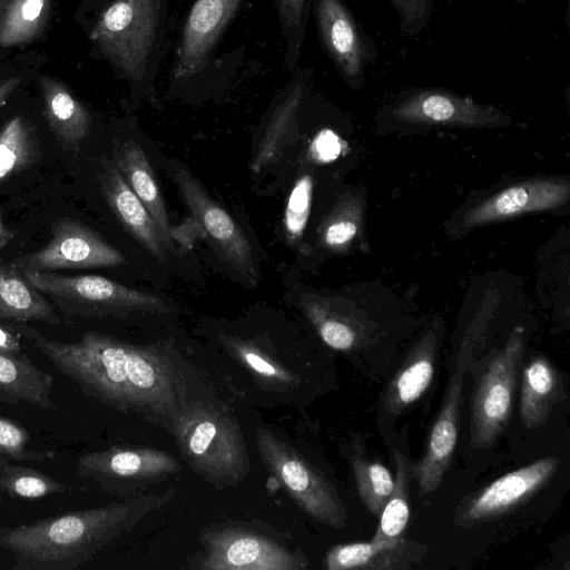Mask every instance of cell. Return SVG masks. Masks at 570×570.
<instances>
[{
  "mask_svg": "<svg viewBox=\"0 0 570 570\" xmlns=\"http://www.w3.org/2000/svg\"><path fill=\"white\" fill-rule=\"evenodd\" d=\"M312 180L308 176L303 177L294 189V203L291 202L293 208H288L287 213V232L292 236L299 234L306 223L311 202Z\"/></svg>",
  "mask_w": 570,
  "mask_h": 570,
  "instance_id": "obj_37",
  "label": "cell"
},
{
  "mask_svg": "<svg viewBox=\"0 0 570 570\" xmlns=\"http://www.w3.org/2000/svg\"><path fill=\"white\" fill-rule=\"evenodd\" d=\"M181 470L169 452L147 446H111L83 454L77 462L79 476L92 480L109 493L136 495Z\"/></svg>",
  "mask_w": 570,
  "mask_h": 570,
  "instance_id": "obj_9",
  "label": "cell"
},
{
  "mask_svg": "<svg viewBox=\"0 0 570 570\" xmlns=\"http://www.w3.org/2000/svg\"><path fill=\"white\" fill-rule=\"evenodd\" d=\"M0 501H1V499H0Z\"/></svg>",
  "mask_w": 570,
  "mask_h": 570,
  "instance_id": "obj_44",
  "label": "cell"
},
{
  "mask_svg": "<svg viewBox=\"0 0 570 570\" xmlns=\"http://www.w3.org/2000/svg\"><path fill=\"white\" fill-rule=\"evenodd\" d=\"M50 0H8L0 13V46L29 43L45 28Z\"/></svg>",
  "mask_w": 570,
  "mask_h": 570,
  "instance_id": "obj_30",
  "label": "cell"
},
{
  "mask_svg": "<svg viewBox=\"0 0 570 570\" xmlns=\"http://www.w3.org/2000/svg\"><path fill=\"white\" fill-rule=\"evenodd\" d=\"M357 232L356 223L344 214L328 217L321 229V239L326 247L336 249L350 243Z\"/></svg>",
  "mask_w": 570,
  "mask_h": 570,
  "instance_id": "obj_36",
  "label": "cell"
},
{
  "mask_svg": "<svg viewBox=\"0 0 570 570\" xmlns=\"http://www.w3.org/2000/svg\"><path fill=\"white\" fill-rule=\"evenodd\" d=\"M66 491L63 483L48 474L0 456V493L19 500H40Z\"/></svg>",
  "mask_w": 570,
  "mask_h": 570,
  "instance_id": "obj_32",
  "label": "cell"
},
{
  "mask_svg": "<svg viewBox=\"0 0 570 570\" xmlns=\"http://www.w3.org/2000/svg\"><path fill=\"white\" fill-rule=\"evenodd\" d=\"M559 464V458L547 456L505 473L464 500L455 514V523L472 527L510 513L541 490Z\"/></svg>",
  "mask_w": 570,
  "mask_h": 570,
  "instance_id": "obj_12",
  "label": "cell"
},
{
  "mask_svg": "<svg viewBox=\"0 0 570 570\" xmlns=\"http://www.w3.org/2000/svg\"><path fill=\"white\" fill-rule=\"evenodd\" d=\"M525 350V331L515 326L505 344L484 362L471 400L470 445L487 449L509 424L519 366Z\"/></svg>",
  "mask_w": 570,
  "mask_h": 570,
  "instance_id": "obj_8",
  "label": "cell"
},
{
  "mask_svg": "<svg viewBox=\"0 0 570 570\" xmlns=\"http://www.w3.org/2000/svg\"><path fill=\"white\" fill-rule=\"evenodd\" d=\"M424 550L405 538L395 541L353 542L328 550L324 567L328 570L407 569L419 562Z\"/></svg>",
  "mask_w": 570,
  "mask_h": 570,
  "instance_id": "obj_20",
  "label": "cell"
},
{
  "mask_svg": "<svg viewBox=\"0 0 570 570\" xmlns=\"http://www.w3.org/2000/svg\"><path fill=\"white\" fill-rule=\"evenodd\" d=\"M20 271L115 267L126 263L121 252L83 223L65 217L51 227V238L41 249L17 257Z\"/></svg>",
  "mask_w": 570,
  "mask_h": 570,
  "instance_id": "obj_11",
  "label": "cell"
},
{
  "mask_svg": "<svg viewBox=\"0 0 570 570\" xmlns=\"http://www.w3.org/2000/svg\"><path fill=\"white\" fill-rule=\"evenodd\" d=\"M53 376L39 368L26 354L0 352V402L30 404L42 410H55L50 397Z\"/></svg>",
  "mask_w": 570,
  "mask_h": 570,
  "instance_id": "obj_25",
  "label": "cell"
},
{
  "mask_svg": "<svg viewBox=\"0 0 570 570\" xmlns=\"http://www.w3.org/2000/svg\"><path fill=\"white\" fill-rule=\"evenodd\" d=\"M394 488L381 514L373 540L395 541L404 538L410 518L409 481L410 466L407 460L395 451Z\"/></svg>",
  "mask_w": 570,
  "mask_h": 570,
  "instance_id": "obj_31",
  "label": "cell"
},
{
  "mask_svg": "<svg viewBox=\"0 0 570 570\" xmlns=\"http://www.w3.org/2000/svg\"><path fill=\"white\" fill-rule=\"evenodd\" d=\"M438 333L426 332L414 345L384 394L383 404L390 414H400L428 390L435 368Z\"/></svg>",
  "mask_w": 570,
  "mask_h": 570,
  "instance_id": "obj_22",
  "label": "cell"
},
{
  "mask_svg": "<svg viewBox=\"0 0 570 570\" xmlns=\"http://www.w3.org/2000/svg\"><path fill=\"white\" fill-rule=\"evenodd\" d=\"M21 334L14 326L0 325V352H20Z\"/></svg>",
  "mask_w": 570,
  "mask_h": 570,
  "instance_id": "obj_40",
  "label": "cell"
},
{
  "mask_svg": "<svg viewBox=\"0 0 570 570\" xmlns=\"http://www.w3.org/2000/svg\"><path fill=\"white\" fill-rule=\"evenodd\" d=\"M470 351L471 346L465 343L459 353L444 402L430 431L424 455L412 469L423 495L438 490L451 464L458 440L463 377Z\"/></svg>",
  "mask_w": 570,
  "mask_h": 570,
  "instance_id": "obj_13",
  "label": "cell"
},
{
  "mask_svg": "<svg viewBox=\"0 0 570 570\" xmlns=\"http://www.w3.org/2000/svg\"><path fill=\"white\" fill-rule=\"evenodd\" d=\"M170 433L181 458L206 481L233 487L249 470L247 444L240 426L226 410L205 401H187Z\"/></svg>",
  "mask_w": 570,
  "mask_h": 570,
  "instance_id": "obj_3",
  "label": "cell"
},
{
  "mask_svg": "<svg viewBox=\"0 0 570 570\" xmlns=\"http://www.w3.org/2000/svg\"><path fill=\"white\" fill-rule=\"evenodd\" d=\"M220 341L236 364L264 391L289 393L302 382L294 362L262 341L228 334L222 335Z\"/></svg>",
  "mask_w": 570,
  "mask_h": 570,
  "instance_id": "obj_19",
  "label": "cell"
},
{
  "mask_svg": "<svg viewBox=\"0 0 570 570\" xmlns=\"http://www.w3.org/2000/svg\"><path fill=\"white\" fill-rule=\"evenodd\" d=\"M0 320L13 322L40 321L61 324L50 302L36 289L11 262L0 261Z\"/></svg>",
  "mask_w": 570,
  "mask_h": 570,
  "instance_id": "obj_27",
  "label": "cell"
},
{
  "mask_svg": "<svg viewBox=\"0 0 570 570\" xmlns=\"http://www.w3.org/2000/svg\"><path fill=\"white\" fill-rule=\"evenodd\" d=\"M351 465L358 495L366 509L380 517L394 488V478L390 470L375 461L353 455Z\"/></svg>",
  "mask_w": 570,
  "mask_h": 570,
  "instance_id": "obj_33",
  "label": "cell"
},
{
  "mask_svg": "<svg viewBox=\"0 0 570 570\" xmlns=\"http://www.w3.org/2000/svg\"><path fill=\"white\" fill-rule=\"evenodd\" d=\"M392 115L401 121L422 125L489 127L507 121L493 107L439 89L412 94L394 107Z\"/></svg>",
  "mask_w": 570,
  "mask_h": 570,
  "instance_id": "obj_15",
  "label": "cell"
},
{
  "mask_svg": "<svg viewBox=\"0 0 570 570\" xmlns=\"http://www.w3.org/2000/svg\"><path fill=\"white\" fill-rule=\"evenodd\" d=\"M173 177L200 235L234 272L250 285H256L258 269L249 240L239 225L187 169L174 166Z\"/></svg>",
  "mask_w": 570,
  "mask_h": 570,
  "instance_id": "obj_10",
  "label": "cell"
},
{
  "mask_svg": "<svg viewBox=\"0 0 570 570\" xmlns=\"http://www.w3.org/2000/svg\"><path fill=\"white\" fill-rule=\"evenodd\" d=\"M256 446L269 474L302 511L324 525L345 527L346 512L335 488L294 446L265 428L256 431Z\"/></svg>",
  "mask_w": 570,
  "mask_h": 570,
  "instance_id": "obj_6",
  "label": "cell"
},
{
  "mask_svg": "<svg viewBox=\"0 0 570 570\" xmlns=\"http://www.w3.org/2000/svg\"><path fill=\"white\" fill-rule=\"evenodd\" d=\"M167 0H115L90 33L131 82L150 81L165 31Z\"/></svg>",
  "mask_w": 570,
  "mask_h": 570,
  "instance_id": "obj_4",
  "label": "cell"
},
{
  "mask_svg": "<svg viewBox=\"0 0 570 570\" xmlns=\"http://www.w3.org/2000/svg\"><path fill=\"white\" fill-rule=\"evenodd\" d=\"M316 149L323 160H332L340 154V141L332 131H323L316 140Z\"/></svg>",
  "mask_w": 570,
  "mask_h": 570,
  "instance_id": "obj_39",
  "label": "cell"
},
{
  "mask_svg": "<svg viewBox=\"0 0 570 570\" xmlns=\"http://www.w3.org/2000/svg\"><path fill=\"white\" fill-rule=\"evenodd\" d=\"M39 83L51 132L63 150L77 154L91 128L89 111L60 81L42 77Z\"/></svg>",
  "mask_w": 570,
  "mask_h": 570,
  "instance_id": "obj_24",
  "label": "cell"
},
{
  "mask_svg": "<svg viewBox=\"0 0 570 570\" xmlns=\"http://www.w3.org/2000/svg\"><path fill=\"white\" fill-rule=\"evenodd\" d=\"M242 0H196L187 16L173 69L175 79L199 75Z\"/></svg>",
  "mask_w": 570,
  "mask_h": 570,
  "instance_id": "obj_14",
  "label": "cell"
},
{
  "mask_svg": "<svg viewBox=\"0 0 570 570\" xmlns=\"http://www.w3.org/2000/svg\"><path fill=\"white\" fill-rule=\"evenodd\" d=\"M29 432L16 421L0 416V456L14 461H45L55 456L53 452L28 449Z\"/></svg>",
  "mask_w": 570,
  "mask_h": 570,
  "instance_id": "obj_35",
  "label": "cell"
},
{
  "mask_svg": "<svg viewBox=\"0 0 570 570\" xmlns=\"http://www.w3.org/2000/svg\"><path fill=\"white\" fill-rule=\"evenodd\" d=\"M203 553L193 568L202 570H298L308 559L278 538L244 522L209 525L199 535Z\"/></svg>",
  "mask_w": 570,
  "mask_h": 570,
  "instance_id": "obj_7",
  "label": "cell"
},
{
  "mask_svg": "<svg viewBox=\"0 0 570 570\" xmlns=\"http://www.w3.org/2000/svg\"><path fill=\"white\" fill-rule=\"evenodd\" d=\"M311 0H275L285 41V65L294 70L299 57Z\"/></svg>",
  "mask_w": 570,
  "mask_h": 570,
  "instance_id": "obj_34",
  "label": "cell"
},
{
  "mask_svg": "<svg viewBox=\"0 0 570 570\" xmlns=\"http://www.w3.org/2000/svg\"><path fill=\"white\" fill-rule=\"evenodd\" d=\"M20 83V76L11 77L0 81V109L4 106L9 97L18 89Z\"/></svg>",
  "mask_w": 570,
  "mask_h": 570,
  "instance_id": "obj_41",
  "label": "cell"
},
{
  "mask_svg": "<svg viewBox=\"0 0 570 570\" xmlns=\"http://www.w3.org/2000/svg\"><path fill=\"white\" fill-rule=\"evenodd\" d=\"M305 71L296 72L276 98L250 161L253 171L259 173L273 165L294 138L298 109L305 91Z\"/></svg>",
  "mask_w": 570,
  "mask_h": 570,
  "instance_id": "obj_21",
  "label": "cell"
},
{
  "mask_svg": "<svg viewBox=\"0 0 570 570\" xmlns=\"http://www.w3.org/2000/svg\"><path fill=\"white\" fill-rule=\"evenodd\" d=\"M322 42L343 78L357 87L364 73L366 49L356 23L341 0H315Z\"/></svg>",
  "mask_w": 570,
  "mask_h": 570,
  "instance_id": "obj_18",
  "label": "cell"
},
{
  "mask_svg": "<svg viewBox=\"0 0 570 570\" xmlns=\"http://www.w3.org/2000/svg\"><path fill=\"white\" fill-rule=\"evenodd\" d=\"M97 178L101 195L121 226L151 256L159 262H165L168 246L158 226L128 186L112 159H101Z\"/></svg>",
  "mask_w": 570,
  "mask_h": 570,
  "instance_id": "obj_17",
  "label": "cell"
},
{
  "mask_svg": "<svg viewBox=\"0 0 570 570\" xmlns=\"http://www.w3.org/2000/svg\"><path fill=\"white\" fill-rule=\"evenodd\" d=\"M403 22L410 28L421 27L429 17L431 0H391Z\"/></svg>",
  "mask_w": 570,
  "mask_h": 570,
  "instance_id": "obj_38",
  "label": "cell"
},
{
  "mask_svg": "<svg viewBox=\"0 0 570 570\" xmlns=\"http://www.w3.org/2000/svg\"><path fill=\"white\" fill-rule=\"evenodd\" d=\"M174 494V490L140 493L122 502L0 528V547L12 553V570H76Z\"/></svg>",
  "mask_w": 570,
  "mask_h": 570,
  "instance_id": "obj_2",
  "label": "cell"
},
{
  "mask_svg": "<svg viewBox=\"0 0 570 570\" xmlns=\"http://www.w3.org/2000/svg\"><path fill=\"white\" fill-rule=\"evenodd\" d=\"M563 393L559 373L543 357L532 358L523 367L520 391V416L525 429L535 430L551 415Z\"/></svg>",
  "mask_w": 570,
  "mask_h": 570,
  "instance_id": "obj_26",
  "label": "cell"
},
{
  "mask_svg": "<svg viewBox=\"0 0 570 570\" xmlns=\"http://www.w3.org/2000/svg\"><path fill=\"white\" fill-rule=\"evenodd\" d=\"M569 193L567 180L537 179L520 183L472 207L464 216V226L472 228L525 213L557 208L568 200Z\"/></svg>",
  "mask_w": 570,
  "mask_h": 570,
  "instance_id": "obj_16",
  "label": "cell"
},
{
  "mask_svg": "<svg viewBox=\"0 0 570 570\" xmlns=\"http://www.w3.org/2000/svg\"><path fill=\"white\" fill-rule=\"evenodd\" d=\"M7 1L8 0H0V13H1V11H2V9H3V7H4Z\"/></svg>",
  "mask_w": 570,
  "mask_h": 570,
  "instance_id": "obj_43",
  "label": "cell"
},
{
  "mask_svg": "<svg viewBox=\"0 0 570 570\" xmlns=\"http://www.w3.org/2000/svg\"><path fill=\"white\" fill-rule=\"evenodd\" d=\"M16 236V232L9 228L4 222L2 213L0 212V249H2Z\"/></svg>",
  "mask_w": 570,
  "mask_h": 570,
  "instance_id": "obj_42",
  "label": "cell"
},
{
  "mask_svg": "<svg viewBox=\"0 0 570 570\" xmlns=\"http://www.w3.org/2000/svg\"><path fill=\"white\" fill-rule=\"evenodd\" d=\"M299 306L327 346L342 352L360 346V327L338 312L331 301L313 294H303L299 297Z\"/></svg>",
  "mask_w": 570,
  "mask_h": 570,
  "instance_id": "obj_28",
  "label": "cell"
},
{
  "mask_svg": "<svg viewBox=\"0 0 570 570\" xmlns=\"http://www.w3.org/2000/svg\"><path fill=\"white\" fill-rule=\"evenodd\" d=\"M40 156L33 126L14 116L0 129V184L32 166Z\"/></svg>",
  "mask_w": 570,
  "mask_h": 570,
  "instance_id": "obj_29",
  "label": "cell"
},
{
  "mask_svg": "<svg viewBox=\"0 0 570 570\" xmlns=\"http://www.w3.org/2000/svg\"><path fill=\"white\" fill-rule=\"evenodd\" d=\"M20 272L36 289L69 316L126 317L169 312V306L160 297L104 276H67L50 271Z\"/></svg>",
  "mask_w": 570,
  "mask_h": 570,
  "instance_id": "obj_5",
  "label": "cell"
},
{
  "mask_svg": "<svg viewBox=\"0 0 570 570\" xmlns=\"http://www.w3.org/2000/svg\"><path fill=\"white\" fill-rule=\"evenodd\" d=\"M112 155L114 164L147 208L169 247L173 244L171 226L164 197L145 151L136 141L127 139L115 144Z\"/></svg>",
  "mask_w": 570,
  "mask_h": 570,
  "instance_id": "obj_23",
  "label": "cell"
},
{
  "mask_svg": "<svg viewBox=\"0 0 570 570\" xmlns=\"http://www.w3.org/2000/svg\"><path fill=\"white\" fill-rule=\"evenodd\" d=\"M14 327L87 396L119 412L139 414L170 432L188 401L184 371L163 346L137 345L94 331L66 343L20 322Z\"/></svg>",
  "mask_w": 570,
  "mask_h": 570,
  "instance_id": "obj_1",
  "label": "cell"
}]
</instances>
